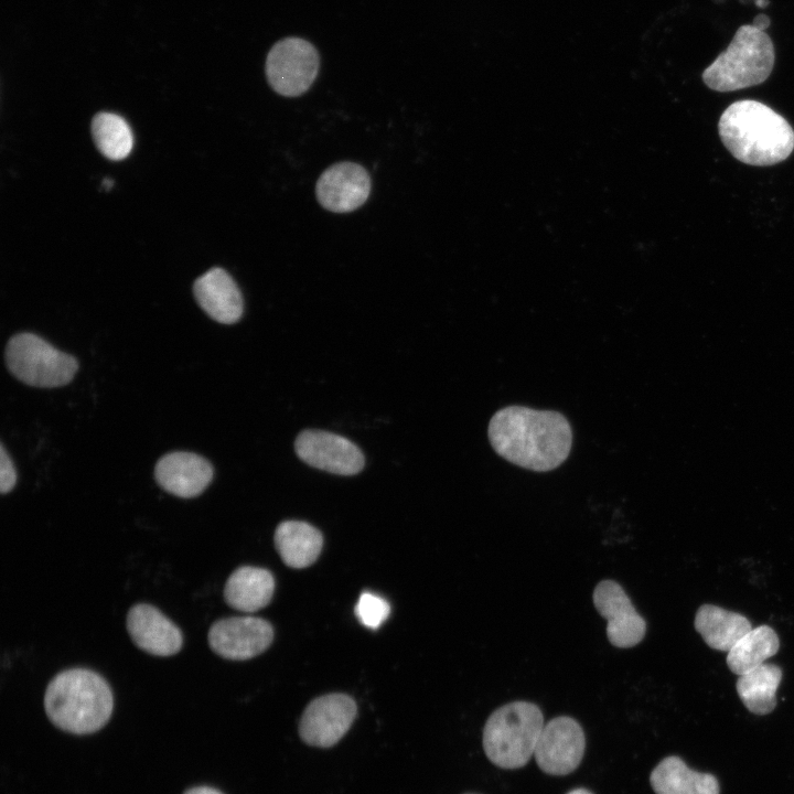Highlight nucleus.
I'll use <instances>...</instances> for the list:
<instances>
[{
    "label": "nucleus",
    "mask_w": 794,
    "mask_h": 794,
    "mask_svg": "<svg viewBox=\"0 0 794 794\" xmlns=\"http://www.w3.org/2000/svg\"><path fill=\"white\" fill-rule=\"evenodd\" d=\"M272 639L271 624L255 616L219 619L211 625L207 634L211 650L232 661H245L261 654Z\"/></svg>",
    "instance_id": "8"
},
{
    "label": "nucleus",
    "mask_w": 794,
    "mask_h": 794,
    "mask_svg": "<svg viewBox=\"0 0 794 794\" xmlns=\"http://www.w3.org/2000/svg\"><path fill=\"white\" fill-rule=\"evenodd\" d=\"M487 437L500 457L535 472L561 465L572 446V430L562 414L517 405L502 408L492 416Z\"/></svg>",
    "instance_id": "1"
},
{
    "label": "nucleus",
    "mask_w": 794,
    "mask_h": 794,
    "mask_svg": "<svg viewBox=\"0 0 794 794\" xmlns=\"http://www.w3.org/2000/svg\"><path fill=\"white\" fill-rule=\"evenodd\" d=\"M584 733L571 717L559 716L544 725L534 757L538 766L551 775H566L580 764Z\"/></svg>",
    "instance_id": "9"
},
{
    "label": "nucleus",
    "mask_w": 794,
    "mask_h": 794,
    "mask_svg": "<svg viewBox=\"0 0 794 794\" xmlns=\"http://www.w3.org/2000/svg\"><path fill=\"white\" fill-rule=\"evenodd\" d=\"M17 483V472L13 462L7 453L3 444L0 447V492H10Z\"/></svg>",
    "instance_id": "25"
},
{
    "label": "nucleus",
    "mask_w": 794,
    "mask_h": 794,
    "mask_svg": "<svg viewBox=\"0 0 794 794\" xmlns=\"http://www.w3.org/2000/svg\"><path fill=\"white\" fill-rule=\"evenodd\" d=\"M4 358L14 377L34 387L64 386L72 382L78 369L74 356L56 350L33 333L13 335L7 344Z\"/></svg>",
    "instance_id": "6"
},
{
    "label": "nucleus",
    "mask_w": 794,
    "mask_h": 794,
    "mask_svg": "<svg viewBox=\"0 0 794 794\" xmlns=\"http://www.w3.org/2000/svg\"><path fill=\"white\" fill-rule=\"evenodd\" d=\"M213 466L205 458L183 451L163 455L154 468L159 486L182 498L200 495L213 480Z\"/></svg>",
    "instance_id": "15"
},
{
    "label": "nucleus",
    "mask_w": 794,
    "mask_h": 794,
    "mask_svg": "<svg viewBox=\"0 0 794 794\" xmlns=\"http://www.w3.org/2000/svg\"><path fill=\"white\" fill-rule=\"evenodd\" d=\"M114 696L106 679L88 668H68L47 684L44 709L57 728L76 734L93 733L109 720Z\"/></svg>",
    "instance_id": "3"
},
{
    "label": "nucleus",
    "mask_w": 794,
    "mask_h": 794,
    "mask_svg": "<svg viewBox=\"0 0 794 794\" xmlns=\"http://www.w3.org/2000/svg\"><path fill=\"white\" fill-rule=\"evenodd\" d=\"M126 626L132 642L154 656H172L179 653L183 645L179 626L158 608L148 603H137L129 609Z\"/></svg>",
    "instance_id": "14"
},
{
    "label": "nucleus",
    "mask_w": 794,
    "mask_h": 794,
    "mask_svg": "<svg viewBox=\"0 0 794 794\" xmlns=\"http://www.w3.org/2000/svg\"><path fill=\"white\" fill-rule=\"evenodd\" d=\"M92 135L99 152L109 160H122L132 150V130L117 114H97L92 121Z\"/></svg>",
    "instance_id": "23"
},
{
    "label": "nucleus",
    "mask_w": 794,
    "mask_h": 794,
    "mask_svg": "<svg viewBox=\"0 0 794 794\" xmlns=\"http://www.w3.org/2000/svg\"><path fill=\"white\" fill-rule=\"evenodd\" d=\"M316 198L328 211L348 213L362 206L371 193L367 171L353 162H340L326 169L316 182Z\"/></svg>",
    "instance_id": "13"
},
{
    "label": "nucleus",
    "mask_w": 794,
    "mask_h": 794,
    "mask_svg": "<svg viewBox=\"0 0 794 794\" xmlns=\"http://www.w3.org/2000/svg\"><path fill=\"white\" fill-rule=\"evenodd\" d=\"M354 613L365 627L376 630L388 618L390 607L382 597L364 592L358 598Z\"/></svg>",
    "instance_id": "24"
},
{
    "label": "nucleus",
    "mask_w": 794,
    "mask_h": 794,
    "mask_svg": "<svg viewBox=\"0 0 794 794\" xmlns=\"http://www.w3.org/2000/svg\"><path fill=\"white\" fill-rule=\"evenodd\" d=\"M184 794H222L215 788L208 787V786H197L190 788Z\"/></svg>",
    "instance_id": "27"
},
{
    "label": "nucleus",
    "mask_w": 794,
    "mask_h": 794,
    "mask_svg": "<svg viewBox=\"0 0 794 794\" xmlns=\"http://www.w3.org/2000/svg\"><path fill=\"white\" fill-rule=\"evenodd\" d=\"M294 448L307 464L339 475L356 474L365 464L355 443L329 431L304 430L297 437Z\"/></svg>",
    "instance_id": "12"
},
{
    "label": "nucleus",
    "mask_w": 794,
    "mask_h": 794,
    "mask_svg": "<svg viewBox=\"0 0 794 794\" xmlns=\"http://www.w3.org/2000/svg\"><path fill=\"white\" fill-rule=\"evenodd\" d=\"M656 794H719V783L709 773L689 769L678 757L662 760L651 773Z\"/></svg>",
    "instance_id": "18"
},
{
    "label": "nucleus",
    "mask_w": 794,
    "mask_h": 794,
    "mask_svg": "<svg viewBox=\"0 0 794 794\" xmlns=\"http://www.w3.org/2000/svg\"><path fill=\"white\" fill-rule=\"evenodd\" d=\"M275 580L270 571L259 567L242 566L226 580L224 599L235 610L256 612L272 598Z\"/></svg>",
    "instance_id": "17"
},
{
    "label": "nucleus",
    "mask_w": 794,
    "mask_h": 794,
    "mask_svg": "<svg viewBox=\"0 0 794 794\" xmlns=\"http://www.w3.org/2000/svg\"><path fill=\"white\" fill-rule=\"evenodd\" d=\"M539 707L528 701H512L494 710L483 729L485 754L503 769L524 766L532 755L544 727Z\"/></svg>",
    "instance_id": "4"
},
{
    "label": "nucleus",
    "mask_w": 794,
    "mask_h": 794,
    "mask_svg": "<svg viewBox=\"0 0 794 794\" xmlns=\"http://www.w3.org/2000/svg\"><path fill=\"white\" fill-rule=\"evenodd\" d=\"M193 293L203 311L223 324H233L243 315L242 292L232 276L215 267L198 277Z\"/></svg>",
    "instance_id": "16"
},
{
    "label": "nucleus",
    "mask_w": 794,
    "mask_h": 794,
    "mask_svg": "<svg viewBox=\"0 0 794 794\" xmlns=\"http://www.w3.org/2000/svg\"><path fill=\"white\" fill-rule=\"evenodd\" d=\"M316 49L300 37H286L277 42L266 60V75L271 88L279 95L296 97L305 93L319 72Z\"/></svg>",
    "instance_id": "7"
},
{
    "label": "nucleus",
    "mask_w": 794,
    "mask_h": 794,
    "mask_svg": "<svg viewBox=\"0 0 794 794\" xmlns=\"http://www.w3.org/2000/svg\"><path fill=\"white\" fill-rule=\"evenodd\" d=\"M782 670L773 664L759 667L739 676L737 691L744 706L755 715H766L776 706V690Z\"/></svg>",
    "instance_id": "21"
},
{
    "label": "nucleus",
    "mask_w": 794,
    "mask_h": 794,
    "mask_svg": "<svg viewBox=\"0 0 794 794\" xmlns=\"http://www.w3.org/2000/svg\"><path fill=\"white\" fill-rule=\"evenodd\" d=\"M568 794H592V793L586 788H576V790L569 792Z\"/></svg>",
    "instance_id": "29"
},
{
    "label": "nucleus",
    "mask_w": 794,
    "mask_h": 794,
    "mask_svg": "<svg viewBox=\"0 0 794 794\" xmlns=\"http://www.w3.org/2000/svg\"><path fill=\"white\" fill-rule=\"evenodd\" d=\"M598 613L607 620L609 642L619 648L639 644L646 632V622L637 613L620 583L614 580L600 581L592 593Z\"/></svg>",
    "instance_id": "11"
},
{
    "label": "nucleus",
    "mask_w": 794,
    "mask_h": 794,
    "mask_svg": "<svg viewBox=\"0 0 794 794\" xmlns=\"http://www.w3.org/2000/svg\"><path fill=\"white\" fill-rule=\"evenodd\" d=\"M695 629L711 648L729 652L751 629L742 614L717 605H701L695 618Z\"/></svg>",
    "instance_id": "20"
},
{
    "label": "nucleus",
    "mask_w": 794,
    "mask_h": 794,
    "mask_svg": "<svg viewBox=\"0 0 794 794\" xmlns=\"http://www.w3.org/2000/svg\"><path fill=\"white\" fill-rule=\"evenodd\" d=\"M768 3H769L768 0H757V1H755V4L759 6V7H761V8H762V7H765Z\"/></svg>",
    "instance_id": "30"
},
{
    "label": "nucleus",
    "mask_w": 794,
    "mask_h": 794,
    "mask_svg": "<svg viewBox=\"0 0 794 794\" xmlns=\"http://www.w3.org/2000/svg\"><path fill=\"white\" fill-rule=\"evenodd\" d=\"M718 131L725 147L750 165H772L794 149V130L781 115L755 100H739L721 115Z\"/></svg>",
    "instance_id": "2"
},
{
    "label": "nucleus",
    "mask_w": 794,
    "mask_h": 794,
    "mask_svg": "<svg viewBox=\"0 0 794 794\" xmlns=\"http://www.w3.org/2000/svg\"><path fill=\"white\" fill-rule=\"evenodd\" d=\"M770 36L752 24L741 25L726 51L704 71L702 81L717 92H732L763 83L773 68Z\"/></svg>",
    "instance_id": "5"
},
{
    "label": "nucleus",
    "mask_w": 794,
    "mask_h": 794,
    "mask_svg": "<svg viewBox=\"0 0 794 794\" xmlns=\"http://www.w3.org/2000/svg\"><path fill=\"white\" fill-rule=\"evenodd\" d=\"M752 25L760 31H764L770 25V19L765 14H758L753 19Z\"/></svg>",
    "instance_id": "26"
},
{
    "label": "nucleus",
    "mask_w": 794,
    "mask_h": 794,
    "mask_svg": "<svg viewBox=\"0 0 794 794\" xmlns=\"http://www.w3.org/2000/svg\"><path fill=\"white\" fill-rule=\"evenodd\" d=\"M356 711L355 701L347 695L321 696L312 700L303 711L299 733L310 745L332 747L347 732Z\"/></svg>",
    "instance_id": "10"
},
{
    "label": "nucleus",
    "mask_w": 794,
    "mask_h": 794,
    "mask_svg": "<svg viewBox=\"0 0 794 794\" xmlns=\"http://www.w3.org/2000/svg\"><path fill=\"white\" fill-rule=\"evenodd\" d=\"M779 647L780 641L772 627L768 625L752 627L728 652L727 665L732 673L743 675L764 664L777 653Z\"/></svg>",
    "instance_id": "22"
},
{
    "label": "nucleus",
    "mask_w": 794,
    "mask_h": 794,
    "mask_svg": "<svg viewBox=\"0 0 794 794\" xmlns=\"http://www.w3.org/2000/svg\"><path fill=\"white\" fill-rule=\"evenodd\" d=\"M114 182L110 179L103 180V187L104 190L108 191L112 186Z\"/></svg>",
    "instance_id": "28"
},
{
    "label": "nucleus",
    "mask_w": 794,
    "mask_h": 794,
    "mask_svg": "<svg viewBox=\"0 0 794 794\" xmlns=\"http://www.w3.org/2000/svg\"><path fill=\"white\" fill-rule=\"evenodd\" d=\"M275 545L288 567L300 569L318 559L323 537L319 529L305 522L286 521L276 529Z\"/></svg>",
    "instance_id": "19"
}]
</instances>
